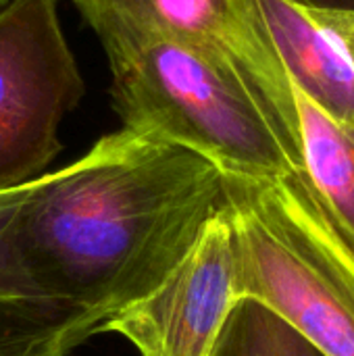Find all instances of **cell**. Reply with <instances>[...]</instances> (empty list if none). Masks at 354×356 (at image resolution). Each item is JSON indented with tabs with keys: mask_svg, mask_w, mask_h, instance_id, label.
Listing matches in <instances>:
<instances>
[{
	"mask_svg": "<svg viewBox=\"0 0 354 356\" xmlns=\"http://www.w3.org/2000/svg\"><path fill=\"white\" fill-rule=\"evenodd\" d=\"M86 83L65 40L56 0H10L0 8V192L48 173L63 119Z\"/></svg>",
	"mask_w": 354,
	"mask_h": 356,
	"instance_id": "cell-4",
	"label": "cell"
},
{
	"mask_svg": "<svg viewBox=\"0 0 354 356\" xmlns=\"http://www.w3.org/2000/svg\"><path fill=\"white\" fill-rule=\"evenodd\" d=\"M305 8L315 10H336V13H354V0H290Z\"/></svg>",
	"mask_w": 354,
	"mask_h": 356,
	"instance_id": "cell-11",
	"label": "cell"
},
{
	"mask_svg": "<svg viewBox=\"0 0 354 356\" xmlns=\"http://www.w3.org/2000/svg\"><path fill=\"white\" fill-rule=\"evenodd\" d=\"M211 356H328L252 298L234 307Z\"/></svg>",
	"mask_w": 354,
	"mask_h": 356,
	"instance_id": "cell-9",
	"label": "cell"
},
{
	"mask_svg": "<svg viewBox=\"0 0 354 356\" xmlns=\"http://www.w3.org/2000/svg\"><path fill=\"white\" fill-rule=\"evenodd\" d=\"M240 298H252L328 356H354V250L303 173L223 175Z\"/></svg>",
	"mask_w": 354,
	"mask_h": 356,
	"instance_id": "cell-2",
	"label": "cell"
},
{
	"mask_svg": "<svg viewBox=\"0 0 354 356\" xmlns=\"http://www.w3.org/2000/svg\"><path fill=\"white\" fill-rule=\"evenodd\" d=\"M71 2L100 40L108 60L131 54L159 40L192 42L225 54L244 75L300 156L294 88L273 46L259 0Z\"/></svg>",
	"mask_w": 354,
	"mask_h": 356,
	"instance_id": "cell-5",
	"label": "cell"
},
{
	"mask_svg": "<svg viewBox=\"0 0 354 356\" xmlns=\"http://www.w3.org/2000/svg\"><path fill=\"white\" fill-rule=\"evenodd\" d=\"M303 175L354 250V125L325 117L296 94Z\"/></svg>",
	"mask_w": 354,
	"mask_h": 356,
	"instance_id": "cell-8",
	"label": "cell"
},
{
	"mask_svg": "<svg viewBox=\"0 0 354 356\" xmlns=\"http://www.w3.org/2000/svg\"><path fill=\"white\" fill-rule=\"evenodd\" d=\"M238 300L236 234L223 200L165 280L102 334L123 336L142 356H211Z\"/></svg>",
	"mask_w": 354,
	"mask_h": 356,
	"instance_id": "cell-6",
	"label": "cell"
},
{
	"mask_svg": "<svg viewBox=\"0 0 354 356\" xmlns=\"http://www.w3.org/2000/svg\"><path fill=\"white\" fill-rule=\"evenodd\" d=\"M223 204V173L121 127L31 181L0 238L10 298L65 356L152 292Z\"/></svg>",
	"mask_w": 354,
	"mask_h": 356,
	"instance_id": "cell-1",
	"label": "cell"
},
{
	"mask_svg": "<svg viewBox=\"0 0 354 356\" xmlns=\"http://www.w3.org/2000/svg\"><path fill=\"white\" fill-rule=\"evenodd\" d=\"M29 186L0 192V238ZM0 356H56L50 334L38 325L8 294L0 271Z\"/></svg>",
	"mask_w": 354,
	"mask_h": 356,
	"instance_id": "cell-10",
	"label": "cell"
},
{
	"mask_svg": "<svg viewBox=\"0 0 354 356\" xmlns=\"http://www.w3.org/2000/svg\"><path fill=\"white\" fill-rule=\"evenodd\" d=\"M292 88L325 117L354 125V13L259 0Z\"/></svg>",
	"mask_w": 354,
	"mask_h": 356,
	"instance_id": "cell-7",
	"label": "cell"
},
{
	"mask_svg": "<svg viewBox=\"0 0 354 356\" xmlns=\"http://www.w3.org/2000/svg\"><path fill=\"white\" fill-rule=\"evenodd\" d=\"M108 67L123 127L188 148L223 175L271 179L303 173L296 148L225 54L159 40L108 60Z\"/></svg>",
	"mask_w": 354,
	"mask_h": 356,
	"instance_id": "cell-3",
	"label": "cell"
},
{
	"mask_svg": "<svg viewBox=\"0 0 354 356\" xmlns=\"http://www.w3.org/2000/svg\"><path fill=\"white\" fill-rule=\"evenodd\" d=\"M8 2H10V0H0V8H2V6H6Z\"/></svg>",
	"mask_w": 354,
	"mask_h": 356,
	"instance_id": "cell-12",
	"label": "cell"
}]
</instances>
